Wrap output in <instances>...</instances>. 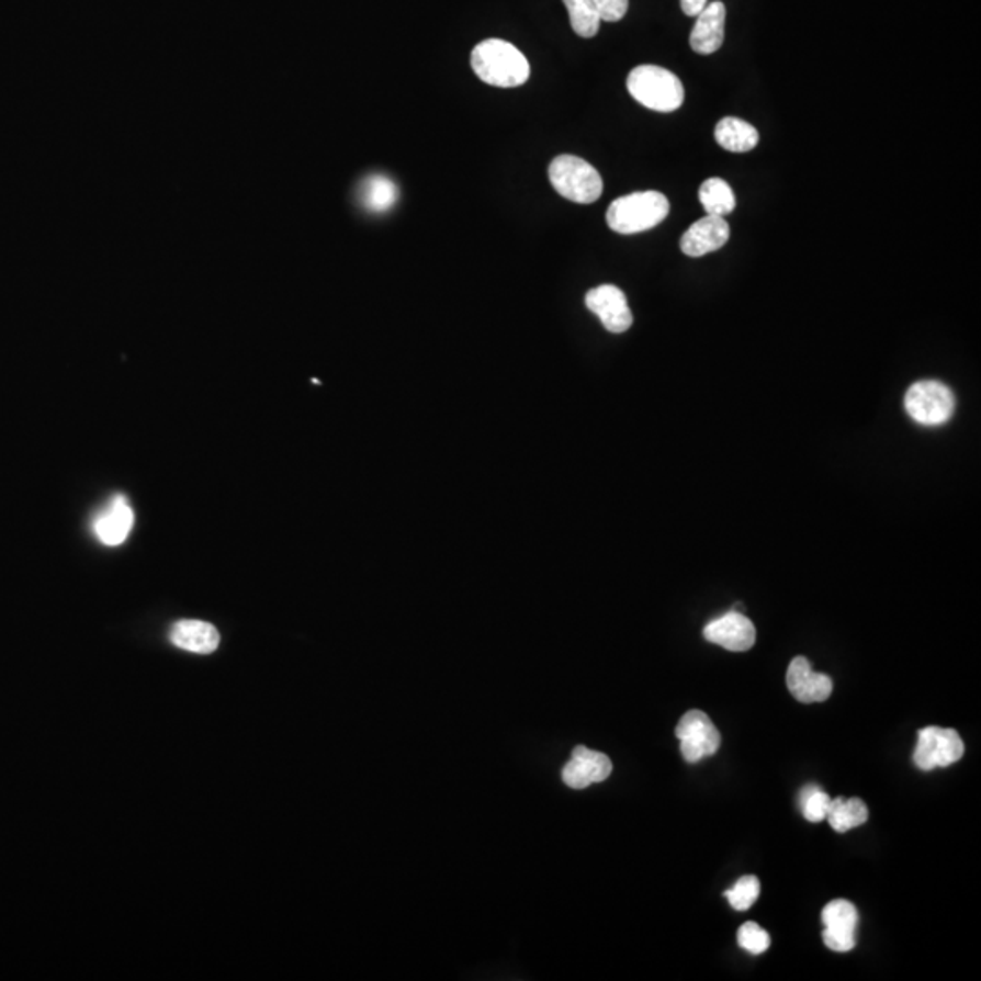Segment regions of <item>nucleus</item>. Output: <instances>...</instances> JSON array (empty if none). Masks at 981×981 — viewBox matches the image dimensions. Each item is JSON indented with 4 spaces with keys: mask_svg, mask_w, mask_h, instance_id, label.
Segmentation results:
<instances>
[{
    "mask_svg": "<svg viewBox=\"0 0 981 981\" xmlns=\"http://www.w3.org/2000/svg\"><path fill=\"white\" fill-rule=\"evenodd\" d=\"M396 199H398V190L395 182L382 177V174H373L370 179L364 180L362 191H360V201L370 212H387L393 207Z\"/></svg>",
    "mask_w": 981,
    "mask_h": 981,
    "instance_id": "obj_19",
    "label": "nucleus"
},
{
    "mask_svg": "<svg viewBox=\"0 0 981 981\" xmlns=\"http://www.w3.org/2000/svg\"><path fill=\"white\" fill-rule=\"evenodd\" d=\"M738 944L742 949L749 950L751 955H762L769 949L770 938L760 925L747 922L738 928Z\"/></svg>",
    "mask_w": 981,
    "mask_h": 981,
    "instance_id": "obj_24",
    "label": "nucleus"
},
{
    "mask_svg": "<svg viewBox=\"0 0 981 981\" xmlns=\"http://www.w3.org/2000/svg\"><path fill=\"white\" fill-rule=\"evenodd\" d=\"M169 642L182 651L212 654L221 644V634L212 623L202 620H180L169 631Z\"/></svg>",
    "mask_w": 981,
    "mask_h": 981,
    "instance_id": "obj_15",
    "label": "nucleus"
},
{
    "mask_svg": "<svg viewBox=\"0 0 981 981\" xmlns=\"http://www.w3.org/2000/svg\"><path fill=\"white\" fill-rule=\"evenodd\" d=\"M612 764L609 756L598 751L587 749L578 745L573 749V758L562 769L565 786L571 789H586L593 783H600L611 776Z\"/></svg>",
    "mask_w": 981,
    "mask_h": 981,
    "instance_id": "obj_11",
    "label": "nucleus"
},
{
    "mask_svg": "<svg viewBox=\"0 0 981 981\" xmlns=\"http://www.w3.org/2000/svg\"><path fill=\"white\" fill-rule=\"evenodd\" d=\"M476 77L496 88H517L528 82L531 66L526 55L501 38H487L471 54Z\"/></svg>",
    "mask_w": 981,
    "mask_h": 981,
    "instance_id": "obj_1",
    "label": "nucleus"
},
{
    "mask_svg": "<svg viewBox=\"0 0 981 981\" xmlns=\"http://www.w3.org/2000/svg\"><path fill=\"white\" fill-rule=\"evenodd\" d=\"M758 897H760V880L756 876H744L736 881L731 891H725V898L734 911H747Z\"/></svg>",
    "mask_w": 981,
    "mask_h": 981,
    "instance_id": "obj_23",
    "label": "nucleus"
},
{
    "mask_svg": "<svg viewBox=\"0 0 981 981\" xmlns=\"http://www.w3.org/2000/svg\"><path fill=\"white\" fill-rule=\"evenodd\" d=\"M966 753V745L960 734L955 729L931 728L922 729L918 733V744L914 749V764L922 770L949 767L961 760Z\"/></svg>",
    "mask_w": 981,
    "mask_h": 981,
    "instance_id": "obj_7",
    "label": "nucleus"
},
{
    "mask_svg": "<svg viewBox=\"0 0 981 981\" xmlns=\"http://www.w3.org/2000/svg\"><path fill=\"white\" fill-rule=\"evenodd\" d=\"M703 636L711 644L722 645L723 650L744 653L755 645L756 629L742 612L731 611L709 622Z\"/></svg>",
    "mask_w": 981,
    "mask_h": 981,
    "instance_id": "obj_10",
    "label": "nucleus"
},
{
    "mask_svg": "<svg viewBox=\"0 0 981 981\" xmlns=\"http://www.w3.org/2000/svg\"><path fill=\"white\" fill-rule=\"evenodd\" d=\"M952 391L941 382L922 381L911 385L905 395V411L922 426H941L955 413Z\"/></svg>",
    "mask_w": 981,
    "mask_h": 981,
    "instance_id": "obj_5",
    "label": "nucleus"
},
{
    "mask_svg": "<svg viewBox=\"0 0 981 981\" xmlns=\"http://www.w3.org/2000/svg\"><path fill=\"white\" fill-rule=\"evenodd\" d=\"M698 199L708 215L714 217H728L736 207V196L731 185L722 179H708L698 191Z\"/></svg>",
    "mask_w": 981,
    "mask_h": 981,
    "instance_id": "obj_18",
    "label": "nucleus"
},
{
    "mask_svg": "<svg viewBox=\"0 0 981 981\" xmlns=\"http://www.w3.org/2000/svg\"><path fill=\"white\" fill-rule=\"evenodd\" d=\"M669 201L659 191L620 196L607 210V226L620 235H636L658 226L669 215Z\"/></svg>",
    "mask_w": 981,
    "mask_h": 981,
    "instance_id": "obj_2",
    "label": "nucleus"
},
{
    "mask_svg": "<svg viewBox=\"0 0 981 981\" xmlns=\"http://www.w3.org/2000/svg\"><path fill=\"white\" fill-rule=\"evenodd\" d=\"M676 738L680 740V751L687 764L714 755L720 749L722 736L711 722V718L703 711L692 709L680 718L676 725Z\"/></svg>",
    "mask_w": 981,
    "mask_h": 981,
    "instance_id": "obj_6",
    "label": "nucleus"
},
{
    "mask_svg": "<svg viewBox=\"0 0 981 981\" xmlns=\"http://www.w3.org/2000/svg\"><path fill=\"white\" fill-rule=\"evenodd\" d=\"M549 182L560 196L576 204H593L604 191V180L597 168L575 155H560L551 162Z\"/></svg>",
    "mask_w": 981,
    "mask_h": 981,
    "instance_id": "obj_4",
    "label": "nucleus"
},
{
    "mask_svg": "<svg viewBox=\"0 0 981 981\" xmlns=\"http://www.w3.org/2000/svg\"><path fill=\"white\" fill-rule=\"evenodd\" d=\"M823 944L834 952H847L855 949L856 931H847V928L825 927L823 931Z\"/></svg>",
    "mask_w": 981,
    "mask_h": 981,
    "instance_id": "obj_25",
    "label": "nucleus"
},
{
    "mask_svg": "<svg viewBox=\"0 0 981 981\" xmlns=\"http://www.w3.org/2000/svg\"><path fill=\"white\" fill-rule=\"evenodd\" d=\"M586 306L595 313L609 332H625L633 326L628 296L612 284L598 285L586 295Z\"/></svg>",
    "mask_w": 981,
    "mask_h": 981,
    "instance_id": "obj_8",
    "label": "nucleus"
},
{
    "mask_svg": "<svg viewBox=\"0 0 981 981\" xmlns=\"http://www.w3.org/2000/svg\"><path fill=\"white\" fill-rule=\"evenodd\" d=\"M628 90L634 101L659 113L678 110L686 99L681 80L669 69L653 64L636 66L629 74Z\"/></svg>",
    "mask_w": 981,
    "mask_h": 981,
    "instance_id": "obj_3",
    "label": "nucleus"
},
{
    "mask_svg": "<svg viewBox=\"0 0 981 981\" xmlns=\"http://www.w3.org/2000/svg\"><path fill=\"white\" fill-rule=\"evenodd\" d=\"M714 138L723 149L733 151V154H747L760 143L758 129L749 122L736 119V116H725L718 122Z\"/></svg>",
    "mask_w": 981,
    "mask_h": 981,
    "instance_id": "obj_16",
    "label": "nucleus"
},
{
    "mask_svg": "<svg viewBox=\"0 0 981 981\" xmlns=\"http://www.w3.org/2000/svg\"><path fill=\"white\" fill-rule=\"evenodd\" d=\"M828 805H831V798L816 783L805 787L802 794H800V808H802L803 816L809 822H822V820H825Z\"/></svg>",
    "mask_w": 981,
    "mask_h": 981,
    "instance_id": "obj_22",
    "label": "nucleus"
},
{
    "mask_svg": "<svg viewBox=\"0 0 981 981\" xmlns=\"http://www.w3.org/2000/svg\"><path fill=\"white\" fill-rule=\"evenodd\" d=\"M787 687L798 702H825L833 692L831 676L814 673L808 658L797 656L787 669Z\"/></svg>",
    "mask_w": 981,
    "mask_h": 981,
    "instance_id": "obj_12",
    "label": "nucleus"
},
{
    "mask_svg": "<svg viewBox=\"0 0 981 981\" xmlns=\"http://www.w3.org/2000/svg\"><path fill=\"white\" fill-rule=\"evenodd\" d=\"M600 13L601 22L622 21L629 10V0H593Z\"/></svg>",
    "mask_w": 981,
    "mask_h": 981,
    "instance_id": "obj_26",
    "label": "nucleus"
},
{
    "mask_svg": "<svg viewBox=\"0 0 981 981\" xmlns=\"http://www.w3.org/2000/svg\"><path fill=\"white\" fill-rule=\"evenodd\" d=\"M571 27L578 37L591 38L600 30L601 19L593 0H564Z\"/></svg>",
    "mask_w": 981,
    "mask_h": 981,
    "instance_id": "obj_20",
    "label": "nucleus"
},
{
    "mask_svg": "<svg viewBox=\"0 0 981 981\" xmlns=\"http://www.w3.org/2000/svg\"><path fill=\"white\" fill-rule=\"evenodd\" d=\"M135 526V512H133L126 496L115 495L97 512L93 518V534L101 544L108 548H116L126 542Z\"/></svg>",
    "mask_w": 981,
    "mask_h": 981,
    "instance_id": "obj_9",
    "label": "nucleus"
},
{
    "mask_svg": "<svg viewBox=\"0 0 981 981\" xmlns=\"http://www.w3.org/2000/svg\"><path fill=\"white\" fill-rule=\"evenodd\" d=\"M723 37H725V5L717 0L698 13L689 43L692 52L712 55L722 48Z\"/></svg>",
    "mask_w": 981,
    "mask_h": 981,
    "instance_id": "obj_14",
    "label": "nucleus"
},
{
    "mask_svg": "<svg viewBox=\"0 0 981 981\" xmlns=\"http://www.w3.org/2000/svg\"><path fill=\"white\" fill-rule=\"evenodd\" d=\"M828 823L836 833H847L850 828L860 827L869 817V809L860 798H834L827 811Z\"/></svg>",
    "mask_w": 981,
    "mask_h": 981,
    "instance_id": "obj_17",
    "label": "nucleus"
},
{
    "mask_svg": "<svg viewBox=\"0 0 981 981\" xmlns=\"http://www.w3.org/2000/svg\"><path fill=\"white\" fill-rule=\"evenodd\" d=\"M681 11L689 16H697L708 5V0H680Z\"/></svg>",
    "mask_w": 981,
    "mask_h": 981,
    "instance_id": "obj_27",
    "label": "nucleus"
},
{
    "mask_svg": "<svg viewBox=\"0 0 981 981\" xmlns=\"http://www.w3.org/2000/svg\"><path fill=\"white\" fill-rule=\"evenodd\" d=\"M729 237H731V229H729L725 218L708 215V217L695 222L684 233V237L680 240V249L687 257L698 259V257H703V255H709L723 248L728 244Z\"/></svg>",
    "mask_w": 981,
    "mask_h": 981,
    "instance_id": "obj_13",
    "label": "nucleus"
},
{
    "mask_svg": "<svg viewBox=\"0 0 981 981\" xmlns=\"http://www.w3.org/2000/svg\"><path fill=\"white\" fill-rule=\"evenodd\" d=\"M822 920L825 927L856 931V927H858V911L847 900H834V902H828L823 907Z\"/></svg>",
    "mask_w": 981,
    "mask_h": 981,
    "instance_id": "obj_21",
    "label": "nucleus"
}]
</instances>
